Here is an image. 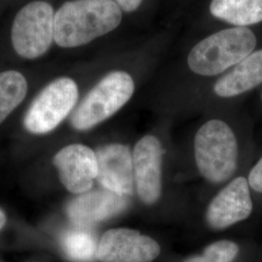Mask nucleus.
I'll return each instance as SVG.
<instances>
[{"mask_svg":"<svg viewBox=\"0 0 262 262\" xmlns=\"http://www.w3.org/2000/svg\"><path fill=\"white\" fill-rule=\"evenodd\" d=\"M209 12L234 28H249L262 21V0H211Z\"/></svg>","mask_w":262,"mask_h":262,"instance_id":"14","label":"nucleus"},{"mask_svg":"<svg viewBox=\"0 0 262 262\" xmlns=\"http://www.w3.org/2000/svg\"><path fill=\"white\" fill-rule=\"evenodd\" d=\"M54 164L61 184L74 194L88 192L97 178L96 154L82 144H72L58 150Z\"/></svg>","mask_w":262,"mask_h":262,"instance_id":"9","label":"nucleus"},{"mask_svg":"<svg viewBox=\"0 0 262 262\" xmlns=\"http://www.w3.org/2000/svg\"><path fill=\"white\" fill-rule=\"evenodd\" d=\"M262 84V49L254 51L226 71L214 84V93L222 98L235 97Z\"/></svg>","mask_w":262,"mask_h":262,"instance_id":"13","label":"nucleus"},{"mask_svg":"<svg viewBox=\"0 0 262 262\" xmlns=\"http://www.w3.org/2000/svg\"><path fill=\"white\" fill-rule=\"evenodd\" d=\"M126 206L125 196L103 189L88 191L75 197L68 204L66 213L74 225L85 227L120 214Z\"/></svg>","mask_w":262,"mask_h":262,"instance_id":"12","label":"nucleus"},{"mask_svg":"<svg viewBox=\"0 0 262 262\" xmlns=\"http://www.w3.org/2000/svg\"><path fill=\"white\" fill-rule=\"evenodd\" d=\"M194 157L200 174L219 184L230 178L237 168L238 143L230 126L221 120H210L197 131Z\"/></svg>","mask_w":262,"mask_h":262,"instance_id":"3","label":"nucleus"},{"mask_svg":"<svg viewBox=\"0 0 262 262\" xmlns=\"http://www.w3.org/2000/svg\"><path fill=\"white\" fill-rule=\"evenodd\" d=\"M80 227L68 230L61 238V247L68 258L76 262H90L96 258L97 245L94 235Z\"/></svg>","mask_w":262,"mask_h":262,"instance_id":"16","label":"nucleus"},{"mask_svg":"<svg viewBox=\"0 0 262 262\" xmlns=\"http://www.w3.org/2000/svg\"><path fill=\"white\" fill-rule=\"evenodd\" d=\"M125 13H134L140 9L144 0H114Z\"/></svg>","mask_w":262,"mask_h":262,"instance_id":"19","label":"nucleus"},{"mask_svg":"<svg viewBox=\"0 0 262 262\" xmlns=\"http://www.w3.org/2000/svg\"><path fill=\"white\" fill-rule=\"evenodd\" d=\"M253 211V201L248 180L238 177L231 181L211 201L206 221L212 228L221 230L248 219Z\"/></svg>","mask_w":262,"mask_h":262,"instance_id":"10","label":"nucleus"},{"mask_svg":"<svg viewBox=\"0 0 262 262\" xmlns=\"http://www.w3.org/2000/svg\"><path fill=\"white\" fill-rule=\"evenodd\" d=\"M162 156L160 141L146 135L134 147L132 160L137 194L146 205L159 201L162 191Z\"/></svg>","mask_w":262,"mask_h":262,"instance_id":"8","label":"nucleus"},{"mask_svg":"<svg viewBox=\"0 0 262 262\" xmlns=\"http://www.w3.org/2000/svg\"><path fill=\"white\" fill-rule=\"evenodd\" d=\"M6 224V215L4 212L0 209V230L3 228V226Z\"/></svg>","mask_w":262,"mask_h":262,"instance_id":"20","label":"nucleus"},{"mask_svg":"<svg viewBox=\"0 0 262 262\" xmlns=\"http://www.w3.org/2000/svg\"><path fill=\"white\" fill-rule=\"evenodd\" d=\"M256 45L257 38L250 28H225L201 39L189 50L187 67L196 75H220L251 55Z\"/></svg>","mask_w":262,"mask_h":262,"instance_id":"2","label":"nucleus"},{"mask_svg":"<svg viewBox=\"0 0 262 262\" xmlns=\"http://www.w3.org/2000/svg\"><path fill=\"white\" fill-rule=\"evenodd\" d=\"M123 12L114 0H70L55 14V41L61 48L81 47L122 24Z\"/></svg>","mask_w":262,"mask_h":262,"instance_id":"1","label":"nucleus"},{"mask_svg":"<svg viewBox=\"0 0 262 262\" xmlns=\"http://www.w3.org/2000/svg\"><path fill=\"white\" fill-rule=\"evenodd\" d=\"M97 180L108 190L122 196L134 192L135 181L130 150L122 144H108L96 150Z\"/></svg>","mask_w":262,"mask_h":262,"instance_id":"11","label":"nucleus"},{"mask_svg":"<svg viewBox=\"0 0 262 262\" xmlns=\"http://www.w3.org/2000/svg\"><path fill=\"white\" fill-rule=\"evenodd\" d=\"M238 253L237 244L223 240L209 245L201 254L191 256L184 262H232Z\"/></svg>","mask_w":262,"mask_h":262,"instance_id":"17","label":"nucleus"},{"mask_svg":"<svg viewBox=\"0 0 262 262\" xmlns=\"http://www.w3.org/2000/svg\"><path fill=\"white\" fill-rule=\"evenodd\" d=\"M159 243L129 228L106 231L97 245L96 259L101 262H151L159 257Z\"/></svg>","mask_w":262,"mask_h":262,"instance_id":"7","label":"nucleus"},{"mask_svg":"<svg viewBox=\"0 0 262 262\" xmlns=\"http://www.w3.org/2000/svg\"><path fill=\"white\" fill-rule=\"evenodd\" d=\"M78 85L70 78H59L48 84L30 105L24 125L32 134H46L56 128L74 109Z\"/></svg>","mask_w":262,"mask_h":262,"instance_id":"6","label":"nucleus"},{"mask_svg":"<svg viewBox=\"0 0 262 262\" xmlns=\"http://www.w3.org/2000/svg\"><path fill=\"white\" fill-rule=\"evenodd\" d=\"M261 101H262V94H261Z\"/></svg>","mask_w":262,"mask_h":262,"instance_id":"21","label":"nucleus"},{"mask_svg":"<svg viewBox=\"0 0 262 262\" xmlns=\"http://www.w3.org/2000/svg\"><path fill=\"white\" fill-rule=\"evenodd\" d=\"M11 36L19 56L34 59L46 54L55 40L53 7L45 1L28 3L14 19Z\"/></svg>","mask_w":262,"mask_h":262,"instance_id":"5","label":"nucleus"},{"mask_svg":"<svg viewBox=\"0 0 262 262\" xmlns=\"http://www.w3.org/2000/svg\"><path fill=\"white\" fill-rule=\"evenodd\" d=\"M248 182L253 190L262 193V158L251 170Z\"/></svg>","mask_w":262,"mask_h":262,"instance_id":"18","label":"nucleus"},{"mask_svg":"<svg viewBox=\"0 0 262 262\" xmlns=\"http://www.w3.org/2000/svg\"><path fill=\"white\" fill-rule=\"evenodd\" d=\"M135 83L132 76L122 70L112 71L102 78L85 95L71 118L77 130H89L108 120L133 96Z\"/></svg>","mask_w":262,"mask_h":262,"instance_id":"4","label":"nucleus"},{"mask_svg":"<svg viewBox=\"0 0 262 262\" xmlns=\"http://www.w3.org/2000/svg\"><path fill=\"white\" fill-rule=\"evenodd\" d=\"M28 93V82L18 71L0 73V123L23 102Z\"/></svg>","mask_w":262,"mask_h":262,"instance_id":"15","label":"nucleus"}]
</instances>
